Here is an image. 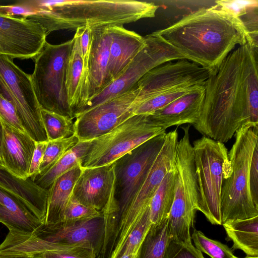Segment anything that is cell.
<instances>
[{"label":"cell","mask_w":258,"mask_h":258,"mask_svg":"<svg viewBox=\"0 0 258 258\" xmlns=\"http://www.w3.org/2000/svg\"><path fill=\"white\" fill-rule=\"evenodd\" d=\"M97 254L92 248L75 246L48 251L35 255L33 258H96Z\"/></svg>","instance_id":"34"},{"label":"cell","mask_w":258,"mask_h":258,"mask_svg":"<svg viewBox=\"0 0 258 258\" xmlns=\"http://www.w3.org/2000/svg\"><path fill=\"white\" fill-rule=\"evenodd\" d=\"M178 142L177 128L166 133L164 144L158 156L114 229L110 239V245L114 253L121 247L149 206L165 176L174 167Z\"/></svg>","instance_id":"10"},{"label":"cell","mask_w":258,"mask_h":258,"mask_svg":"<svg viewBox=\"0 0 258 258\" xmlns=\"http://www.w3.org/2000/svg\"><path fill=\"white\" fill-rule=\"evenodd\" d=\"M105 231V222L102 212L100 216L87 219L63 220L51 224L42 223L31 234L56 245L92 248L97 257L103 245Z\"/></svg>","instance_id":"15"},{"label":"cell","mask_w":258,"mask_h":258,"mask_svg":"<svg viewBox=\"0 0 258 258\" xmlns=\"http://www.w3.org/2000/svg\"><path fill=\"white\" fill-rule=\"evenodd\" d=\"M233 258H238V257L235 256ZM244 258H258V256H246V257H245Z\"/></svg>","instance_id":"45"},{"label":"cell","mask_w":258,"mask_h":258,"mask_svg":"<svg viewBox=\"0 0 258 258\" xmlns=\"http://www.w3.org/2000/svg\"><path fill=\"white\" fill-rule=\"evenodd\" d=\"M164 258H205L191 242L170 240Z\"/></svg>","instance_id":"36"},{"label":"cell","mask_w":258,"mask_h":258,"mask_svg":"<svg viewBox=\"0 0 258 258\" xmlns=\"http://www.w3.org/2000/svg\"><path fill=\"white\" fill-rule=\"evenodd\" d=\"M257 49L232 50L205 84L200 116L192 125L203 136L226 143L242 126H258Z\"/></svg>","instance_id":"1"},{"label":"cell","mask_w":258,"mask_h":258,"mask_svg":"<svg viewBox=\"0 0 258 258\" xmlns=\"http://www.w3.org/2000/svg\"><path fill=\"white\" fill-rule=\"evenodd\" d=\"M222 225L232 249L242 250L247 256H258V216L242 220H228Z\"/></svg>","instance_id":"25"},{"label":"cell","mask_w":258,"mask_h":258,"mask_svg":"<svg viewBox=\"0 0 258 258\" xmlns=\"http://www.w3.org/2000/svg\"><path fill=\"white\" fill-rule=\"evenodd\" d=\"M91 29L92 37L87 73L88 104L112 81L109 68L111 41L109 26L91 27Z\"/></svg>","instance_id":"18"},{"label":"cell","mask_w":258,"mask_h":258,"mask_svg":"<svg viewBox=\"0 0 258 258\" xmlns=\"http://www.w3.org/2000/svg\"><path fill=\"white\" fill-rule=\"evenodd\" d=\"M154 32L188 60L214 69L236 45L248 41L241 22L216 5L200 8Z\"/></svg>","instance_id":"3"},{"label":"cell","mask_w":258,"mask_h":258,"mask_svg":"<svg viewBox=\"0 0 258 258\" xmlns=\"http://www.w3.org/2000/svg\"><path fill=\"white\" fill-rule=\"evenodd\" d=\"M83 169L79 165L55 179L48 189L46 212L43 224L57 222L63 219L74 185Z\"/></svg>","instance_id":"24"},{"label":"cell","mask_w":258,"mask_h":258,"mask_svg":"<svg viewBox=\"0 0 258 258\" xmlns=\"http://www.w3.org/2000/svg\"><path fill=\"white\" fill-rule=\"evenodd\" d=\"M214 69L186 59L164 62L149 71L137 83L139 92L135 103L176 89L205 84Z\"/></svg>","instance_id":"13"},{"label":"cell","mask_w":258,"mask_h":258,"mask_svg":"<svg viewBox=\"0 0 258 258\" xmlns=\"http://www.w3.org/2000/svg\"><path fill=\"white\" fill-rule=\"evenodd\" d=\"M189 127V125L182 127L183 136L176 146L174 197L168 218L170 239L181 242H191L190 230L197 211L198 188Z\"/></svg>","instance_id":"7"},{"label":"cell","mask_w":258,"mask_h":258,"mask_svg":"<svg viewBox=\"0 0 258 258\" xmlns=\"http://www.w3.org/2000/svg\"><path fill=\"white\" fill-rule=\"evenodd\" d=\"M198 188L197 210L212 224L222 225L220 202L223 179L230 170L224 144L205 136L192 145Z\"/></svg>","instance_id":"5"},{"label":"cell","mask_w":258,"mask_h":258,"mask_svg":"<svg viewBox=\"0 0 258 258\" xmlns=\"http://www.w3.org/2000/svg\"><path fill=\"white\" fill-rule=\"evenodd\" d=\"M74 39L60 44L46 42L34 58L31 79L38 103L44 109L73 119L67 89L68 63Z\"/></svg>","instance_id":"6"},{"label":"cell","mask_w":258,"mask_h":258,"mask_svg":"<svg viewBox=\"0 0 258 258\" xmlns=\"http://www.w3.org/2000/svg\"><path fill=\"white\" fill-rule=\"evenodd\" d=\"M166 134L165 132L150 139L114 162L117 210L106 223L105 244L146 177L164 144Z\"/></svg>","instance_id":"8"},{"label":"cell","mask_w":258,"mask_h":258,"mask_svg":"<svg viewBox=\"0 0 258 258\" xmlns=\"http://www.w3.org/2000/svg\"><path fill=\"white\" fill-rule=\"evenodd\" d=\"M0 167L5 168L3 159L0 157Z\"/></svg>","instance_id":"44"},{"label":"cell","mask_w":258,"mask_h":258,"mask_svg":"<svg viewBox=\"0 0 258 258\" xmlns=\"http://www.w3.org/2000/svg\"><path fill=\"white\" fill-rule=\"evenodd\" d=\"M45 29L37 21L0 15V54L13 59H33L46 40Z\"/></svg>","instance_id":"16"},{"label":"cell","mask_w":258,"mask_h":258,"mask_svg":"<svg viewBox=\"0 0 258 258\" xmlns=\"http://www.w3.org/2000/svg\"><path fill=\"white\" fill-rule=\"evenodd\" d=\"M191 238L196 248L211 258H233L235 256L227 245L210 239L200 231L195 230Z\"/></svg>","instance_id":"33"},{"label":"cell","mask_w":258,"mask_h":258,"mask_svg":"<svg viewBox=\"0 0 258 258\" xmlns=\"http://www.w3.org/2000/svg\"><path fill=\"white\" fill-rule=\"evenodd\" d=\"M0 222L9 231L33 232L42 223L18 197L0 187Z\"/></svg>","instance_id":"23"},{"label":"cell","mask_w":258,"mask_h":258,"mask_svg":"<svg viewBox=\"0 0 258 258\" xmlns=\"http://www.w3.org/2000/svg\"><path fill=\"white\" fill-rule=\"evenodd\" d=\"M158 8L153 3L135 0H24L10 5L8 13L37 21L47 36L86 26L123 25L153 18Z\"/></svg>","instance_id":"2"},{"label":"cell","mask_w":258,"mask_h":258,"mask_svg":"<svg viewBox=\"0 0 258 258\" xmlns=\"http://www.w3.org/2000/svg\"><path fill=\"white\" fill-rule=\"evenodd\" d=\"M136 254H131L128 255H125L122 256L121 258H136Z\"/></svg>","instance_id":"42"},{"label":"cell","mask_w":258,"mask_h":258,"mask_svg":"<svg viewBox=\"0 0 258 258\" xmlns=\"http://www.w3.org/2000/svg\"><path fill=\"white\" fill-rule=\"evenodd\" d=\"M151 224L148 207L121 247L111 258H121L125 255L136 254Z\"/></svg>","instance_id":"30"},{"label":"cell","mask_w":258,"mask_h":258,"mask_svg":"<svg viewBox=\"0 0 258 258\" xmlns=\"http://www.w3.org/2000/svg\"><path fill=\"white\" fill-rule=\"evenodd\" d=\"M111 41L109 68L112 81L126 69L145 45V39L123 25L109 26Z\"/></svg>","instance_id":"21"},{"label":"cell","mask_w":258,"mask_h":258,"mask_svg":"<svg viewBox=\"0 0 258 258\" xmlns=\"http://www.w3.org/2000/svg\"><path fill=\"white\" fill-rule=\"evenodd\" d=\"M249 188L252 202L258 209V144L254 148L250 162Z\"/></svg>","instance_id":"38"},{"label":"cell","mask_w":258,"mask_h":258,"mask_svg":"<svg viewBox=\"0 0 258 258\" xmlns=\"http://www.w3.org/2000/svg\"><path fill=\"white\" fill-rule=\"evenodd\" d=\"M200 86H202L180 88L150 98L137 106L134 115L151 114Z\"/></svg>","instance_id":"32"},{"label":"cell","mask_w":258,"mask_h":258,"mask_svg":"<svg viewBox=\"0 0 258 258\" xmlns=\"http://www.w3.org/2000/svg\"><path fill=\"white\" fill-rule=\"evenodd\" d=\"M2 122V157L4 167L14 176L26 179L29 178V169L36 142L26 132L18 130L3 120Z\"/></svg>","instance_id":"19"},{"label":"cell","mask_w":258,"mask_h":258,"mask_svg":"<svg viewBox=\"0 0 258 258\" xmlns=\"http://www.w3.org/2000/svg\"><path fill=\"white\" fill-rule=\"evenodd\" d=\"M139 92L136 84L127 92L76 115L75 135L79 141H90L102 136L134 115Z\"/></svg>","instance_id":"14"},{"label":"cell","mask_w":258,"mask_h":258,"mask_svg":"<svg viewBox=\"0 0 258 258\" xmlns=\"http://www.w3.org/2000/svg\"><path fill=\"white\" fill-rule=\"evenodd\" d=\"M79 30V44L81 54L83 61L85 72L87 77L88 64L91 43V27L86 26L78 28Z\"/></svg>","instance_id":"39"},{"label":"cell","mask_w":258,"mask_h":258,"mask_svg":"<svg viewBox=\"0 0 258 258\" xmlns=\"http://www.w3.org/2000/svg\"><path fill=\"white\" fill-rule=\"evenodd\" d=\"M175 165L165 176L149 205L152 224L159 223L168 218L173 200Z\"/></svg>","instance_id":"27"},{"label":"cell","mask_w":258,"mask_h":258,"mask_svg":"<svg viewBox=\"0 0 258 258\" xmlns=\"http://www.w3.org/2000/svg\"><path fill=\"white\" fill-rule=\"evenodd\" d=\"M79 141V139L75 135L68 138L48 141L38 175H41L47 171L68 150Z\"/></svg>","instance_id":"31"},{"label":"cell","mask_w":258,"mask_h":258,"mask_svg":"<svg viewBox=\"0 0 258 258\" xmlns=\"http://www.w3.org/2000/svg\"><path fill=\"white\" fill-rule=\"evenodd\" d=\"M0 258H32V257H13V256H0Z\"/></svg>","instance_id":"43"},{"label":"cell","mask_w":258,"mask_h":258,"mask_svg":"<svg viewBox=\"0 0 258 258\" xmlns=\"http://www.w3.org/2000/svg\"><path fill=\"white\" fill-rule=\"evenodd\" d=\"M41 114L48 141L75 135L74 119L42 108Z\"/></svg>","instance_id":"29"},{"label":"cell","mask_w":258,"mask_h":258,"mask_svg":"<svg viewBox=\"0 0 258 258\" xmlns=\"http://www.w3.org/2000/svg\"><path fill=\"white\" fill-rule=\"evenodd\" d=\"M0 118L14 128L25 132L14 106L1 94Z\"/></svg>","instance_id":"37"},{"label":"cell","mask_w":258,"mask_h":258,"mask_svg":"<svg viewBox=\"0 0 258 258\" xmlns=\"http://www.w3.org/2000/svg\"><path fill=\"white\" fill-rule=\"evenodd\" d=\"M3 127L1 119L0 118V157H2V144L3 140Z\"/></svg>","instance_id":"41"},{"label":"cell","mask_w":258,"mask_h":258,"mask_svg":"<svg viewBox=\"0 0 258 258\" xmlns=\"http://www.w3.org/2000/svg\"><path fill=\"white\" fill-rule=\"evenodd\" d=\"M101 214V211L83 205L71 198L64 210L62 220H84L97 217Z\"/></svg>","instance_id":"35"},{"label":"cell","mask_w":258,"mask_h":258,"mask_svg":"<svg viewBox=\"0 0 258 258\" xmlns=\"http://www.w3.org/2000/svg\"><path fill=\"white\" fill-rule=\"evenodd\" d=\"M204 98L205 86H202L148 114V118L154 125L164 130L173 125H193L200 116Z\"/></svg>","instance_id":"20"},{"label":"cell","mask_w":258,"mask_h":258,"mask_svg":"<svg viewBox=\"0 0 258 258\" xmlns=\"http://www.w3.org/2000/svg\"><path fill=\"white\" fill-rule=\"evenodd\" d=\"M115 184L114 163L84 168L77 179L71 198L86 206L101 211Z\"/></svg>","instance_id":"17"},{"label":"cell","mask_w":258,"mask_h":258,"mask_svg":"<svg viewBox=\"0 0 258 258\" xmlns=\"http://www.w3.org/2000/svg\"><path fill=\"white\" fill-rule=\"evenodd\" d=\"M92 140L79 141L47 171L41 175H36L31 180L39 187L48 189L56 178L77 166L82 165Z\"/></svg>","instance_id":"26"},{"label":"cell","mask_w":258,"mask_h":258,"mask_svg":"<svg viewBox=\"0 0 258 258\" xmlns=\"http://www.w3.org/2000/svg\"><path fill=\"white\" fill-rule=\"evenodd\" d=\"M13 60L0 54V94L14 106L25 132L36 142H48L31 75Z\"/></svg>","instance_id":"11"},{"label":"cell","mask_w":258,"mask_h":258,"mask_svg":"<svg viewBox=\"0 0 258 258\" xmlns=\"http://www.w3.org/2000/svg\"><path fill=\"white\" fill-rule=\"evenodd\" d=\"M235 140L228 152L230 170L223 179L221 193L222 224L228 220H242L258 216L249 188L250 162L258 144V126H242L235 133Z\"/></svg>","instance_id":"4"},{"label":"cell","mask_w":258,"mask_h":258,"mask_svg":"<svg viewBox=\"0 0 258 258\" xmlns=\"http://www.w3.org/2000/svg\"><path fill=\"white\" fill-rule=\"evenodd\" d=\"M153 124L148 114L134 115L92 140L82 163L84 168L113 164L150 139L165 132Z\"/></svg>","instance_id":"9"},{"label":"cell","mask_w":258,"mask_h":258,"mask_svg":"<svg viewBox=\"0 0 258 258\" xmlns=\"http://www.w3.org/2000/svg\"><path fill=\"white\" fill-rule=\"evenodd\" d=\"M67 74V89L69 103L76 115L83 111L88 102L87 77L85 72L79 44V30H76Z\"/></svg>","instance_id":"22"},{"label":"cell","mask_w":258,"mask_h":258,"mask_svg":"<svg viewBox=\"0 0 258 258\" xmlns=\"http://www.w3.org/2000/svg\"><path fill=\"white\" fill-rule=\"evenodd\" d=\"M170 240L168 218L152 224L139 247L136 258H164Z\"/></svg>","instance_id":"28"},{"label":"cell","mask_w":258,"mask_h":258,"mask_svg":"<svg viewBox=\"0 0 258 258\" xmlns=\"http://www.w3.org/2000/svg\"><path fill=\"white\" fill-rule=\"evenodd\" d=\"M48 142H36L35 148L31 159L28 177L32 179L39 173V167Z\"/></svg>","instance_id":"40"},{"label":"cell","mask_w":258,"mask_h":258,"mask_svg":"<svg viewBox=\"0 0 258 258\" xmlns=\"http://www.w3.org/2000/svg\"><path fill=\"white\" fill-rule=\"evenodd\" d=\"M144 37L145 45L124 71L91 99L83 111L127 92L147 73L164 62L177 59H187L184 55L158 37L154 32Z\"/></svg>","instance_id":"12"}]
</instances>
